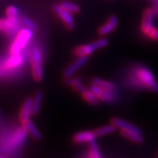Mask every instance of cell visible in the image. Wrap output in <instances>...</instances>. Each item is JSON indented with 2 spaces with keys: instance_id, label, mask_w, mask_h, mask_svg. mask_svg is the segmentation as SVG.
<instances>
[{
  "instance_id": "e0dca14e",
  "label": "cell",
  "mask_w": 158,
  "mask_h": 158,
  "mask_svg": "<svg viewBox=\"0 0 158 158\" xmlns=\"http://www.w3.org/2000/svg\"><path fill=\"white\" fill-rule=\"evenodd\" d=\"M23 127H24L25 129L27 130V132H29L32 137L35 138V139H41V134L40 133V131H38V129L36 128L35 124H34V123H32L30 119L26 121V122L23 123Z\"/></svg>"
},
{
  "instance_id": "83f0119b",
  "label": "cell",
  "mask_w": 158,
  "mask_h": 158,
  "mask_svg": "<svg viewBox=\"0 0 158 158\" xmlns=\"http://www.w3.org/2000/svg\"><path fill=\"white\" fill-rule=\"evenodd\" d=\"M79 81H81V77H73V76H71V77L65 78V84L70 85V86H72L73 84L79 82Z\"/></svg>"
},
{
  "instance_id": "3957f363",
  "label": "cell",
  "mask_w": 158,
  "mask_h": 158,
  "mask_svg": "<svg viewBox=\"0 0 158 158\" xmlns=\"http://www.w3.org/2000/svg\"><path fill=\"white\" fill-rule=\"evenodd\" d=\"M31 71L35 81H41L44 77L43 65H42V55L40 50L38 48L32 49L31 54Z\"/></svg>"
},
{
  "instance_id": "7a4b0ae2",
  "label": "cell",
  "mask_w": 158,
  "mask_h": 158,
  "mask_svg": "<svg viewBox=\"0 0 158 158\" xmlns=\"http://www.w3.org/2000/svg\"><path fill=\"white\" fill-rule=\"evenodd\" d=\"M136 76L139 81L145 87L149 89L153 92L158 93V82L154 77L152 71L148 69L147 67L141 66L138 68L136 70Z\"/></svg>"
},
{
  "instance_id": "4316f807",
  "label": "cell",
  "mask_w": 158,
  "mask_h": 158,
  "mask_svg": "<svg viewBox=\"0 0 158 158\" xmlns=\"http://www.w3.org/2000/svg\"><path fill=\"white\" fill-rule=\"evenodd\" d=\"M89 89L91 92H93V93H94V94L97 96V98H98V99H99L100 97L102 96V93H103V90H104V89H101L100 87H98V85H94V84H93V83H91V85H89Z\"/></svg>"
},
{
  "instance_id": "cb8c5ba5",
  "label": "cell",
  "mask_w": 158,
  "mask_h": 158,
  "mask_svg": "<svg viewBox=\"0 0 158 158\" xmlns=\"http://www.w3.org/2000/svg\"><path fill=\"white\" fill-rule=\"evenodd\" d=\"M20 20L21 22H22V23L26 26V27H28V28H30V29L32 30V31H35V30L37 29V25L35 24L33 21L31 20L29 18L23 16L21 18Z\"/></svg>"
},
{
  "instance_id": "30bf717a",
  "label": "cell",
  "mask_w": 158,
  "mask_h": 158,
  "mask_svg": "<svg viewBox=\"0 0 158 158\" xmlns=\"http://www.w3.org/2000/svg\"><path fill=\"white\" fill-rule=\"evenodd\" d=\"M96 135L94 134V131H79L76 133L73 136V140L76 143H89L92 140L95 139Z\"/></svg>"
},
{
  "instance_id": "5bb4252c",
  "label": "cell",
  "mask_w": 158,
  "mask_h": 158,
  "mask_svg": "<svg viewBox=\"0 0 158 158\" xmlns=\"http://www.w3.org/2000/svg\"><path fill=\"white\" fill-rule=\"evenodd\" d=\"M95 49L93 43L92 44H83V45H80L75 48V54L77 56H86L87 57L89 55L93 53Z\"/></svg>"
},
{
  "instance_id": "52a82bcc",
  "label": "cell",
  "mask_w": 158,
  "mask_h": 158,
  "mask_svg": "<svg viewBox=\"0 0 158 158\" xmlns=\"http://www.w3.org/2000/svg\"><path fill=\"white\" fill-rule=\"evenodd\" d=\"M86 61H87L86 56H78L73 63H71L69 66L64 69V73H63L64 77L67 78V77L73 76L81 66H83Z\"/></svg>"
},
{
  "instance_id": "d6986e66",
  "label": "cell",
  "mask_w": 158,
  "mask_h": 158,
  "mask_svg": "<svg viewBox=\"0 0 158 158\" xmlns=\"http://www.w3.org/2000/svg\"><path fill=\"white\" fill-rule=\"evenodd\" d=\"M117 127L114 124L110 123V124L106 125V126H102L101 127H98L94 131V134L96 136H102L104 135H107V134L112 133L116 130Z\"/></svg>"
},
{
  "instance_id": "8fae6325",
  "label": "cell",
  "mask_w": 158,
  "mask_h": 158,
  "mask_svg": "<svg viewBox=\"0 0 158 158\" xmlns=\"http://www.w3.org/2000/svg\"><path fill=\"white\" fill-rule=\"evenodd\" d=\"M27 130L25 129L24 127H21L17 129L14 135H12V137L10 138L9 145L13 147V146H17L20 144L27 136Z\"/></svg>"
},
{
  "instance_id": "9c48e42d",
  "label": "cell",
  "mask_w": 158,
  "mask_h": 158,
  "mask_svg": "<svg viewBox=\"0 0 158 158\" xmlns=\"http://www.w3.org/2000/svg\"><path fill=\"white\" fill-rule=\"evenodd\" d=\"M31 106H32V98L29 97L23 102L20 112H19V120L22 123L28 120L31 115Z\"/></svg>"
},
{
  "instance_id": "2e32d148",
  "label": "cell",
  "mask_w": 158,
  "mask_h": 158,
  "mask_svg": "<svg viewBox=\"0 0 158 158\" xmlns=\"http://www.w3.org/2000/svg\"><path fill=\"white\" fill-rule=\"evenodd\" d=\"M43 100V92L38 90L35 93L34 98H32V106H31V115H35L39 111Z\"/></svg>"
},
{
  "instance_id": "d4e9b609",
  "label": "cell",
  "mask_w": 158,
  "mask_h": 158,
  "mask_svg": "<svg viewBox=\"0 0 158 158\" xmlns=\"http://www.w3.org/2000/svg\"><path fill=\"white\" fill-rule=\"evenodd\" d=\"M6 14L7 17L19 16V9L15 6H9L6 10Z\"/></svg>"
},
{
  "instance_id": "f1b7e54d",
  "label": "cell",
  "mask_w": 158,
  "mask_h": 158,
  "mask_svg": "<svg viewBox=\"0 0 158 158\" xmlns=\"http://www.w3.org/2000/svg\"><path fill=\"white\" fill-rule=\"evenodd\" d=\"M72 87H73L76 91L80 92V93H82V92H84L85 89H87V88L85 87V85H83V84L81 83V81H79V82L73 84V85H72Z\"/></svg>"
},
{
  "instance_id": "4fadbf2b",
  "label": "cell",
  "mask_w": 158,
  "mask_h": 158,
  "mask_svg": "<svg viewBox=\"0 0 158 158\" xmlns=\"http://www.w3.org/2000/svg\"><path fill=\"white\" fill-rule=\"evenodd\" d=\"M23 62V56L19 54L11 55L7 60L5 61L4 67L6 69H12L19 67Z\"/></svg>"
},
{
  "instance_id": "ba28073f",
  "label": "cell",
  "mask_w": 158,
  "mask_h": 158,
  "mask_svg": "<svg viewBox=\"0 0 158 158\" xmlns=\"http://www.w3.org/2000/svg\"><path fill=\"white\" fill-rule=\"evenodd\" d=\"M111 123L114 124L116 127H118L121 130H123V131H134V132H137V133H142L141 130L137 126L123 120V119L120 118H117V117L113 118L111 119Z\"/></svg>"
},
{
  "instance_id": "6da1fadb",
  "label": "cell",
  "mask_w": 158,
  "mask_h": 158,
  "mask_svg": "<svg viewBox=\"0 0 158 158\" xmlns=\"http://www.w3.org/2000/svg\"><path fill=\"white\" fill-rule=\"evenodd\" d=\"M32 30L28 27L22 28L20 31L16 34V37L10 46V54L15 55L19 54L21 50L24 48L29 40L32 37Z\"/></svg>"
},
{
  "instance_id": "ffe728a7",
  "label": "cell",
  "mask_w": 158,
  "mask_h": 158,
  "mask_svg": "<svg viewBox=\"0 0 158 158\" xmlns=\"http://www.w3.org/2000/svg\"><path fill=\"white\" fill-rule=\"evenodd\" d=\"M82 94V97H83L84 99L87 102H89V104H92V105H96L98 104V98H97V96L89 90V89H86L84 92L81 93Z\"/></svg>"
},
{
  "instance_id": "277c9868",
  "label": "cell",
  "mask_w": 158,
  "mask_h": 158,
  "mask_svg": "<svg viewBox=\"0 0 158 158\" xmlns=\"http://www.w3.org/2000/svg\"><path fill=\"white\" fill-rule=\"evenodd\" d=\"M0 29L10 36H14L20 31V19L19 16L2 19L0 20Z\"/></svg>"
},
{
  "instance_id": "5b68a950",
  "label": "cell",
  "mask_w": 158,
  "mask_h": 158,
  "mask_svg": "<svg viewBox=\"0 0 158 158\" xmlns=\"http://www.w3.org/2000/svg\"><path fill=\"white\" fill-rule=\"evenodd\" d=\"M52 10H53V11L57 16L60 17V19L63 21V23L65 24V26L69 29L72 30L74 28L75 23L73 15H72V13L69 12L68 10H64L59 4H56L52 6Z\"/></svg>"
},
{
  "instance_id": "603a6c76",
  "label": "cell",
  "mask_w": 158,
  "mask_h": 158,
  "mask_svg": "<svg viewBox=\"0 0 158 158\" xmlns=\"http://www.w3.org/2000/svg\"><path fill=\"white\" fill-rule=\"evenodd\" d=\"M99 151H98V144L95 139L89 142V158H100Z\"/></svg>"
},
{
  "instance_id": "484cf974",
  "label": "cell",
  "mask_w": 158,
  "mask_h": 158,
  "mask_svg": "<svg viewBox=\"0 0 158 158\" xmlns=\"http://www.w3.org/2000/svg\"><path fill=\"white\" fill-rule=\"evenodd\" d=\"M107 44H108V40H107L106 38H101V39H98L93 43L95 49H99V48H104V47H106V46L107 45Z\"/></svg>"
},
{
  "instance_id": "8992f818",
  "label": "cell",
  "mask_w": 158,
  "mask_h": 158,
  "mask_svg": "<svg viewBox=\"0 0 158 158\" xmlns=\"http://www.w3.org/2000/svg\"><path fill=\"white\" fill-rule=\"evenodd\" d=\"M153 16L154 11L152 9H148L143 13L141 23V30L146 35H148L154 28Z\"/></svg>"
},
{
  "instance_id": "4dcf8cb0",
  "label": "cell",
  "mask_w": 158,
  "mask_h": 158,
  "mask_svg": "<svg viewBox=\"0 0 158 158\" xmlns=\"http://www.w3.org/2000/svg\"><path fill=\"white\" fill-rule=\"evenodd\" d=\"M0 158H3V157H2V156H0Z\"/></svg>"
},
{
  "instance_id": "d6a6232c",
  "label": "cell",
  "mask_w": 158,
  "mask_h": 158,
  "mask_svg": "<svg viewBox=\"0 0 158 158\" xmlns=\"http://www.w3.org/2000/svg\"><path fill=\"white\" fill-rule=\"evenodd\" d=\"M156 158H158V155H157V157H156Z\"/></svg>"
},
{
  "instance_id": "1f68e13d",
  "label": "cell",
  "mask_w": 158,
  "mask_h": 158,
  "mask_svg": "<svg viewBox=\"0 0 158 158\" xmlns=\"http://www.w3.org/2000/svg\"><path fill=\"white\" fill-rule=\"evenodd\" d=\"M100 158H102V156H100Z\"/></svg>"
},
{
  "instance_id": "7402d4cb",
  "label": "cell",
  "mask_w": 158,
  "mask_h": 158,
  "mask_svg": "<svg viewBox=\"0 0 158 158\" xmlns=\"http://www.w3.org/2000/svg\"><path fill=\"white\" fill-rule=\"evenodd\" d=\"M117 96L114 90H103L102 96L100 97L99 99L103 101V102H114L116 99Z\"/></svg>"
},
{
  "instance_id": "7c38bea8",
  "label": "cell",
  "mask_w": 158,
  "mask_h": 158,
  "mask_svg": "<svg viewBox=\"0 0 158 158\" xmlns=\"http://www.w3.org/2000/svg\"><path fill=\"white\" fill-rule=\"evenodd\" d=\"M117 23H118L117 17L115 15H111L109 18L108 21L106 22V24L102 25V27H100V28L98 29V32L102 35L110 33V31H112L113 30L115 29V27H117Z\"/></svg>"
},
{
  "instance_id": "44dd1931",
  "label": "cell",
  "mask_w": 158,
  "mask_h": 158,
  "mask_svg": "<svg viewBox=\"0 0 158 158\" xmlns=\"http://www.w3.org/2000/svg\"><path fill=\"white\" fill-rule=\"evenodd\" d=\"M59 5L61 7H63L64 10H68L69 12L72 13V14H75V13H77L79 11V6L73 2H69V1H62V2H60Z\"/></svg>"
},
{
  "instance_id": "9a60e30c",
  "label": "cell",
  "mask_w": 158,
  "mask_h": 158,
  "mask_svg": "<svg viewBox=\"0 0 158 158\" xmlns=\"http://www.w3.org/2000/svg\"><path fill=\"white\" fill-rule=\"evenodd\" d=\"M91 81L92 83L98 85V87L104 89V90H114L115 89V85H114V84L113 82L106 81V80H103V79L98 78V77L92 78Z\"/></svg>"
},
{
  "instance_id": "ac0fdd59",
  "label": "cell",
  "mask_w": 158,
  "mask_h": 158,
  "mask_svg": "<svg viewBox=\"0 0 158 158\" xmlns=\"http://www.w3.org/2000/svg\"><path fill=\"white\" fill-rule=\"evenodd\" d=\"M121 133H122L123 136H125V137L131 140V141L135 142V143H140L143 140L142 133H137V132H134V131H123V130L121 131Z\"/></svg>"
},
{
  "instance_id": "f546056e",
  "label": "cell",
  "mask_w": 158,
  "mask_h": 158,
  "mask_svg": "<svg viewBox=\"0 0 158 158\" xmlns=\"http://www.w3.org/2000/svg\"><path fill=\"white\" fill-rule=\"evenodd\" d=\"M148 36L150 38H152V39L153 40H158V30L156 29V28L154 27L153 29L151 31V32L148 34Z\"/></svg>"
}]
</instances>
